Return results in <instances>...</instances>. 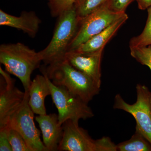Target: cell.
<instances>
[{
    "mask_svg": "<svg viewBox=\"0 0 151 151\" xmlns=\"http://www.w3.org/2000/svg\"><path fill=\"white\" fill-rule=\"evenodd\" d=\"M42 74L47 76L53 84L63 86L88 103L100 92V87L93 80L70 65L65 59L41 65Z\"/></svg>",
    "mask_w": 151,
    "mask_h": 151,
    "instance_id": "6da1fadb",
    "label": "cell"
},
{
    "mask_svg": "<svg viewBox=\"0 0 151 151\" xmlns=\"http://www.w3.org/2000/svg\"><path fill=\"white\" fill-rule=\"evenodd\" d=\"M41 62L39 52L21 42L3 44L0 46V63L6 71L20 79L25 92H29L32 74L40 68Z\"/></svg>",
    "mask_w": 151,
    "mask_h": 151,
    "instance_id": "7a4b0ae2",
    "label": "cell"
},
{
    "mask_svg": "<svg viewBox=\"0 0 151 151\" xmlns=\"http://www.w3.org/2000/svg\"><path fill=\"white\" fill-rule=\"evenodd\" d=\"M53 35L50 42L39 52L45 65L65 59V54L78 29L80 19L73 5L58 17Z\"/></svg>",
    "mask_w": 151,
    "mask_h": 151,
    "instance_id": "3957f363",
    "label": "cell"
},
{
    "mask_svg": "<svg viewBox=\"0 0 151 151\" xmlns=\"http://www.w3.org/2000/svg\"><path fill=\"white\" fill-rule=\"evenodd\" d=\"M62 126L63 134L58 151H117L116 145L109 137L93 139L78 122L68 120Z\"/></svg>",
    "mask_w": 151,
    "mask_h": 151,
    "instance_id": "277c9868",
    "label": "cell"
},
{
    "mask_svg": "<svg viewBox=\"0 0 151 151\" xmlns=\"http://www.w3.org/2000/svg\"><path fill=\"white\" fill-rule=\"evenodd\" d=\"M47 78L50 95L58 111L60 125L68 120L78 123L80 119L85 120L94 117V113L88 103L65 87L55 85Z\"/></svg>",
    "mask_w": 151,
    "mask_h": 151,
    "instance_id": "5b68a950",
    "label": "cell"
},
{
    "mask_svg": "<svg viewBox=\"0 0 151 151\" xmlns=\"http://www.w3.org/2000/svg\"><path fill=\"white\" fill-rule=\"evenodd\" d=\"M137 101L133 104L127 103L120 94L114 98L113 108L130 113L136 122V130L140 132L151 144V92L145 85L136 86Z\"/></svg>",
    "mask_w": 151,
    "mask_h": 151,
    "instance_id": "8992f818",
    "label": "cell"
},
{
    "mask_svg": "<svg viewBox=\"0 0 151 151\" xmlns=\"http://www.w3.org/2000/svg\"><path fill=\"white\" fill-rule=\"evenodd\" d=\"M108 2L80 19L78 29L69 45L68 51L74 50L126 13L113 12L109 7Z\"/></svg>",
    "mask_w": 151,
    "mask_h": 151,
    "instance_id": "52a82bcc",
    "label": "cell"
},
{
    "mask_svg": "<svg viewBox=\"0 0 151 151\" xmlns=\"http://www.w3.org/2000/svg\"><path fill=\"white\" fill-rule=\"evenodd\" d=\"M24 92L23 102L11 116L6 127L17 131L24 138L31 151H47L41 140L40 131L35 124L34 113L28 103L29 92Z\"/></svg>",
    "mask_w": 151,
    "mask_h": 151,
    "instance_id": "ba28073f",
    "label": "cell"
},
{
    "mask_svg": "<svg viewBox=\"0 0 151 151\" xmlns=\"http://www.w3.org/2000/svg\"><path fill=\"white\" fill-rule=\"evenodd\" d=\"M0 129L6 127L11 116L21 106L25 92L15 86V80L0 67Z\"/></svg>",
    "mask_w": 151,
    "mask_h": 151,
    "instance_id": "9c48e42d",
    "label": "cell"
},
{
    "mask_svg": "<svg viewBox=\"0 0 151 151\" xmlns=\"http://www.w3.org/2000/svg\"><path fill=\"white\" fill-rule=\"evenodd\" d=\"M103 50L92 52H67L65 59L78 70L92 78L99 87L101 85V63Z\"/></svg>",
    "mask_w": 151,
    "mask_h": 151,
    "instance_id": "30bf717a",
    "label": "cell"
},
{
    "mask_svg": "<svg viewBox=\"0 0 151 151\" xmlns=\"http://www.w3.org/2000/svg\"><path fill=\"white\" fill-rule=\"evenodd\" d=\"M41 23V20L33 11H23L17 17L0 10V25L21 30L32 38L36 36Z\"/></svg>",
    "mask_w": 151,
    "mask_h": 151,
    "instance_id": "8fae6325",
    "label": "cell"
},
{
    "mask_svg": "<svg viewBox=\"0 0 151 151\" xmlns=\"http://www.w3.org/2000/svg\"><path fill=\"white\" fill-rule=\"evenodd\" d=\"M42 135L43 143L47 151H58L63 134V127L58 121V115H39L35 117Z\"/></svg>",
    "mask_w": 151,
    "mask_h": 151,
    "instance_id": "7c38bea8",
    "label": "cell"
},
{
    "mask_svg": "<svg viewBox=\"0 0 151 151\" xmlns=\"http://www.w3.org/2000/svg\"><path fill=\"white\" fill-rule=\"evenodd\" d=\"M29 105L34 113L38 115H46L45 100L51 95L46 76L37 75L32 81L29 90Z\"/></svg>",
    "mask_w": 151,
    "mask_h": 151,
    "instance_id": "4fadbf2b",
    "label": "cell"
},
{
    "mask_svg": "<svg viewBox=\"0 0 151 151\" xmlns=\"http://www.w3.org/2000/svg\"><path fill=\"white\" fill-rule=\"evenodd\" d=\"M128 18L127 14H124L108 27L92 37L74 50L80 52H92L103 50L106 45L127 22Z\"/></svg>",
    "mask_w": 151,
    "mask_h": 151,
    "instance_id": "5bb4252c",
    "label": "cell"
},
{
    "mask_svg": "<svg viewBox=\"0 0 151 151\" xmlns=\"http://www.w3.org/2000/svg\"><path fill=\"white\" fill-rule=\"evenodd\" d=\"M117 151H151V144L142 134L136 130L128 140L116 145Z\"/></svg>",
    "mask_w": 151,
    "mask_h": 151,
    "instance_id": "9a60e30c",
    "label": "cell"
},
{
    "mask_svg": "<svg viewBox=\"0 0 151 151\" xmlns=\"http://www.w3.org/2000/svg\"><path fill=\"white\" fill-rule=\"evenodd\" d=\"M109 0H76L73 6L80 19L99 9Z\"/></svg>",
    "mask_w": 151,
    "mask_h": 151,
    "instance_id": "2e32d148",
    "label": "cell"
},
{
    "mask_svg": "<svg viewBox=\"0 0 151 151\" xmlns=\"http://www.w3.org/2000/svg\"><path fill=\"white\" fill-rule=\"evenodd\" d=\"M148 17L145 28L139 35L132 38L129 47H142L151 45V6L147 9Z\"/></svg>",
    "mask_w": 151,
    "mask_h": 151,
    "instance_id": "e0dca14e",
    "label": "cell"
},
{
    "mask_svg": "<svg viewBox=\"0 0 151 151\" xmlns=\"http://www.w3.org/2000/svg\"><path fill=\"white\" fill-rule=\"evenodd\" d=\"M131 56L143 65L147 66L151 71V45L142 47L130 48Z\"/></svg>",
    "mask_w": 151,
    "mask_h": 151,
    "instance_id": "ac0fdd59",
    "label": "cell"
},
{
    "mask_svg": "<svg viewBox=\"0 0 151 151\" xmlns=\"http://www.w3.org/2000/svg\"><path fill=\"white\" fill-rule=\"evenodd\" d=\"M6 127L13 151H31L24 138L17 131L8 127Z\"/></svg>",
    "mask_w": 151,
    "mask_h": 151,
    "instance_id": "d6986e66",
    "label": "cell"
},
{
    "mask_svg": "<svg viewBox=\"0 0 151 151\" xmlns=\"http://www.w3.org/2000/svg\"><path fill=\"white\" fill-rule=\"evenodd\" d=\"M50 14L58 17L63 12L73 5L76 0H47Z\"/></svg>",
    "mask_w": 151,
    "mask_h": 151,
    "instance_id": "ffe728a7",
    "label": "cell"
},
{
    "mask_svg": "<svg viewBox=\"0 0 151 151\" xmlns=\"http://www.w3.org/2000/svg\"><path fill=\"white\" fill-rule=\"evenodd\" d=\"M134 1L135 0H109L108 5L113 12L123 13H125L128 6Z\"/></svg>",
    "mask_w": 151,
    "mask_h": 151,
    "instance_id": "44dd1931",
    "label": "cell"
},
{
    "mask_svg": "<svg viewBox=\"0 0 151 151\" xmlns=\"http://www.w3.org/2000/svg\"><path fill=\"white\" fill-rule=\"evenodd\" d=\"M0 151H12L8 137L6 127L0 129Z\"/></svg>",
    "mask_w": 151,
    "mask_h": 151,
    "instance_id": "7402d4cb",
    "label": "cell"
},
{
    "mask_svg": "<svg viewBox=\"0 0 151 151\" xmlns=\"http://www.w3.org/2000/svg\"><path fill=\"white\" fill-rule=\"evenodd\" d=\"M138 8L142 10L147 9L151 6V0H136Z\"/></svg>",
    "mask_w": 151,
    "mask_h": 151,
    "instance_id": "603a6c76",
    "label": "cell"
}]
</instances>
